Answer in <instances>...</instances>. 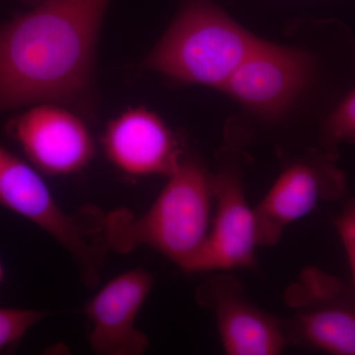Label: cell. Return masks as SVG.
<instances>
[{"label": "cell", "mask_w": 355, "mask_h": 355, "mask_svg": "<svg viewBox=\"0 0 355 355\" xmlns=\"http://www.w3.org/2000/svg\"><path fill=\"white\" fill-rule=\"evenodd\" d=\"M111 0H46L0 27V114L55 103L93 118L95 60Z\"/></svg>", "instance_id": "obj_1"}, {"label": "cell", "mask_w": 355, "mask_h": 355, "mask_svg": "<svg viewBox=\"0 0 355 355\" xmlns=\"http://www.w3.org/2000/svg\"><path fill=\"white\" fill-rule=\"evenodd\" d=\"M214 209L212 173L198 158L183 156L146 214L135 216L121 209L102 214V238L120 254L153 248L190 272L209 239Z\"/></svg>", "instance_id": "obj_2"}, {"label": "cell", "mask_w": 355, "mask_h": 355, "mask_svg": "<svg viewBox=\"0 0 355 355\" xmlns=\"http://www.w3.org/2000/svg\"><path fill=\"white\" fill-rule=\"evenodd\" d=\"M259 41L211 0H187L141 65L178 83L220 89Z\"/></svg>", "instance_id": "obj_3"}, {"label": "cell", "mask_w": 355, "mask_h": 355, "mask_svg": "<svg viewBox=\"0 0 355 355\" xmlns=\"http://www.w3.org/2000/svg\"><path fill=\"white\" fill-rule=\"evenodd\" d=\"M0 207L48 233L76 263L81 277L96 275L106 260L92 209L71 216L60 207L39 170L0 144Z\"/></svg>", "instance_id": "obj_4"}, {"label": "cell", "mask_w": 355, "mask_h": 355, "mask_svg": "<svg viewBox=\"0 0 355 355\" xmlns=\"http://www.w3.org/2000/svg\"><path fill=\"white\" fill-rule=\"evenodd\" d=\"M287 345L334 355H355V293L349 284L306 266L284 294Z\"/></svg>", "instance_id": "obj_5"}, {"label": "cell", "mask_w": 355, "mask_h": 355, "mask_svg": "<svg viewBox=\"0 0 355 355\" xmlns=\"http://www.w3.org/2000/svg\"><path fill=\"white\" fill-rule=\"evenodd\" d=\"M345 190V173L319 149L293 161L254 209L260 247L275 246L289 225L319 203L340 200Z\"/></svg>", "instance_id": "obj_6"}, {"label": "cell", "mask_w": 355, "mask_h": 355, "mask_svg": "<svg viewBox=\"0 0 355 355\" xmlns=\"http://www.w3.org/2000/svg\"><path fill=\"white\" fill-rule=\"evenodd\" d=\"M313 71L309 53L260 40L220 90L259 116L277 118L307 87Z\"/></svg>", "instance_id": "obj_7"}, {"label": "cell", "mask_w": 355, "mask_h": 355, "mask_svg": "<svg viewBox=\"0 0 355 355\" xmlns=\"http://www.w3.org/2000/svg\"><path fill=\"white\" fill-rule=\"evenodd\" d=\"M234 159L220 161L212 173L214 209L207 245L193 263L190 273L231 272L254 268L260 247L254 209L247 200L240 165Z\"/></svg>", "instance_id": "obj_8"}, {"label": "cell", "mask_w": 355, "mask_h": 355, "mask_svg": "<svg viewBox=\"0 0 355 355\" xmlns=\"http://www.w3.org/2000/svg\"><path fill=\"white\" fill-rule=\"evenodd\" d=\"M83 118L64 105L41 103L17 116L8 130L37 170L65 176L83 170L95 154Z\"/></svg>", "instance_id": "obj_9"}, {"label": "cell", "mask_w": 355, "mask_h": 355, "mask_svg": "<svg viewBox=\"0 0 355 355\" xmlns=\"http://www.w3.org/2000/svg\"><path fill=\"white\" fill-rule=\"evenodd\" d=\"M198 287V304L216 319L228 355H279L287 345L284 320L254 305L239 279L216 272Z\"/></svg>", "instance_id": "obj_10"}, {"label": "cell", "mask_w": 355, "mask_h": 355, "mask_svg": "<svg viewBox=\"0 0 355 355\" xmlns=\"http://www.w3.org/2000/svg\"><path fill=\"white\" fill-rule=\"evenodd\" d=\"M153 284V273L133 268L110 280L89 301L84 312L95 354L140 355L146 352L148 338L137 328L135 321Z\"/></svg>", "instance_id": "obj_11"}, {"label": "cell", "mask_w": 355, "mask_h": 355, "mask_svg": "<svg viewBox=\"0 0 355 355\" xmlns=\"http://www.w3.org/2000/svg\"><path fill=\"white\" fill-rule=\"evenodd\" d=\"M103 146L120 171L135 177H168L184 156L172 130L146 107L128 109L110 121Z\"/></svg>", "instance_id": "obj_12"}, {"label": "cell", "mask_w": 355, "mask_h": 355, "mask_svg": "<svg viewBox=\"0 0 355 355\" xmlns=\"http://www.w3.org/2000/svg\"><path fill=\"white\" fill-rule=\"evenodd\" d=\"M343 144L355 146V85L328 114L320 133L319 150L331 160L338 159Z\"/></svg>", "instance_id": "obj_13"}, {"label": "cell", "mask_w": 355, "mask_h": 355, "mask_svg": "<svg viewBox=\"0 0 355 355\" xmlns=\"http://www.w3.org/2000/svg\"><path fill=\"white\" fill-rule=\"evenodd\" d=\"M49 315L48 311L0 307V354L15 349L30 329Z\"/></svg>", "instance_id": "obj_14"}, {"label": "cell", "mask_w": 355, "mask_h": 355, "mask_svg": "<svg viewBox=\"0 0 355 355\" xmlns=\"http://www.w3.org/2000/svg\"><path fill=\"white\" fill-rule=\"evenodd\" d=\"M335 226L340 235L352 270L350 286L355 293V198L349 200L342 214L336 217Z\"/></svg>", "instance_id": "obj_15"}, {"label": "cell", "mask_w": 355, "mask_h": 355, "mask_svg": "<svg viewBox=\"0 0 355 355\" xmlns=\"http://www.w3.org/2000/svg\"><path fill=\"white\" fill-rule=\"evenodd\" d=\"M22 1L25 2V3L29 4V6H31L32 7H34L39 6L40 3L46 1V0H22Z\"/></svg>", "instance_id": "obj_16"}, {"label": "cell", "mask_w": 355, "mask_h": 355, "mask_svg": "<svg viewBox=\"0 0 355 355\" xmlns=\"http://www.w3.org/2000/svg\"><path fill=\"white\" fill-rule=\"evenodd\" d=\"M4 275H6V270H4L3 263H2L1 260H0V286H1L2 282H3Z\"/></svg>", "instance_id": "obj_17"}]
</instances>
